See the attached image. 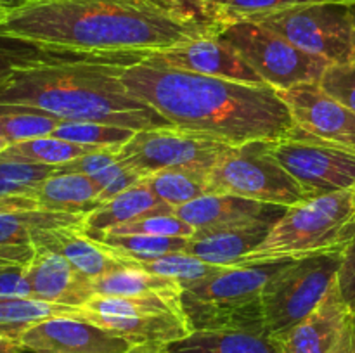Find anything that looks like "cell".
<instances>
[{
    "label": "cell",
    "instance_id": "1",
    "mask_svg": "<svg viewBox=\"0 0 355 353\" xmlns=\"http://www.w3.org/2000/svg\"><path fill=\"white\" fill-rule=\"evenodd\" d=\"M222 26L179 0H44L0 10V37L59 55H144Z\"/></svg>",
    "mask_w": 355,
    "mask_h": 353
},
{
    "label": "cell",
    "instance_id": "2",
    "mask_svg": "<svg viewBox=\"0 0 355 353\" xmlns=\"http://www.w3.org/2000/svg\"><path fill=\"white\" fill-rule=\"evenodd\" d=\"M123 82L166 123L227 145L277 141L295 128L286 104L267 83L184 71L148 55L125 69Z\"/></svg>",
    "mask_w": 355,
    "mask_h": 353
},
{
    "label": "cell",
    "instance_id": "3",
    "mask_svg": "<svg viewBox=\"0 0 355 353\" xmlns=\"http://www.w3.org/2000/svg\"><path fill=\"white\" fill-rule=\"evenodd\" d=\"M139 55H59L38 51L0 83V107L97 121L139 132L165 118L128 90L123 73Z\"/></svg>",
    "mask_w": 355,
    "mask_h": 353
},
{
    "label": "cell",
    "instance_id": "4",
    "mask_svg": "<svg viewBox=\"0 0 355 353\" xmlns=\"http://www.w3.org/2000/svg\"><path fill=\"white\" fill-rule=\"evenodd\" d=\"M354 232L355 187L312 197L286 208L267 237L239 262L238 269L345 251Z\"/></svg>",
    "mask_w": 355,
    "mask_h": 353
},
{
    "label": "cell",
    "instance_id": "5",
    "mask_svg": "<svg viewBox=\"0 0 355 353\" xmlns=\"http://www.w3.org/2000/svg\"><path fill=\"white\" fill-rule=\"evenodd\" d=\"M290 262L227 269L182 287L180 303L191 331L266 332L262 294Z\"/></svg>",
    "mask_w": 355,
    "mask_h": 353
},
{
    "label": "cell",
    "instance_id": "6",
    "mask_svg": "<svg viewBox=\"0 0 355 353\" xmlns=\"http://www.w3.org/2000/svg\"><path fill=\"white\" fill-rule=\"evenodd\" d=\"M82 318L134 345L166 346L191 332L180 303V293L142 296H99L82 305Z\"/></svg>",
    "mask_w": 355,
    "mask_h": 353
},
{
    "label": "cell",
    "instance_id": "7",
    "mask_svg": "<svg viewBox=\"0 0 355 353\" xmlns=\"http://www.w3.org/2000/svg\"><path fill=\"white\" fill-rule=\"evenodd\" d=\"M267 142L252 141L227 147L207 173L210 194H231L284 208L307 201L297 180L269 154Z\"/></svg>",
    "mask_w": 355,
    "mask_h": 353
},
{
    "label": "cell",
    "instance_id": "8",
    "mask_svg": "<svg viewBox=\"0 0 355 353\" xmlns=\"http://www.w3.org/2000/svg\"><path fill=\"white\" fill-rule=\"evenodd\" d=\"M343 251L322 253L290 262L272 277L262 294L266 331L283 334L311 315L338 280Z\"/></svg>",
    "mask_w": 355,
    "mask_h": 353
},
{
    "label": "cell",
    "instance_id": "9",
    "mask_svg": "<svg viewBox=\"0 0 355 353\" xmlns=\"http://www.w3.org/2000/svg\"><path fill=\"white\" fill-rule=\"evenodd\" d=\"M218 37L227 42L246 64L272 89H290L300 83L319 82L331 62L312 55L252 21L225 24Z\"/></svg>",
    "mask_w": 355,
    "mask_h": 353
},
{
    "label": "cell",
    "instance_id": "10",
    "mask_svg": "<svg viewBox=\"0 0 355 353\" xmlns=\"http://www.w3.org/2000/svg\"><path fill=\"white\" fill-rule=\"evenodd\" d=\"M267 151L297 180L309 199L355 187V152L298 127L267 142Z\"/></svg>",
    "mask_w": 355,
    "mask_h": 353
},
{
    "label": "cell",
    "instance_id": "11",
    "mask_svg": "<svg viewBox=\"0 0 355 353\" xmlns=\"http://www.w3.org/2000/svg\"><path fill=\"white\" fill-rule=\"evenodd\" d=\"M290 44L331 64L352 62V23L349 7L336 3H302L253 19Z\"/></svg>",
    "mask_w": 355,
    "mask_h": 353
},
{
    "label": "cell",
    "instance_id": "12",
    "mask_svg": "<svg viewBox=\"0 0 355 353\" xmlns=\"http://www.w3.org/2000/svg\"><path fill=\"white\" fill-rule=\"evenodd\" d=\"M227 147L231 145L215 138L165 125L135 132L130 141L118 149V161L137 172L142 179L162 170L208 173Z\"/></svg>",
    "mask_w": 355,
    "mask_h": 353
},
{
    "label": "cell",
    "instance_id": "13",
    "mask_svg": "<svg viewBox=\"0 0 355 353\" xmlns=\"http://www.w3.org/2000/svg\"><path fill=\"white\" fill-rule=\"evenodd\" d=\"M352 338L354 311L336 280L311 315L270 339L279 353H343Z\"/></svg>",
    "mask_w": 355,
    "mask_h": 353
},
{
    "label": "cell",
    "instance_id": "14",
    "mask_svg": "<svg viewBox=\"0 0 355 353\" xmlns=\"http://www.w3.org/2000/svg\"><path fill=\"white\" fill-rule=\"evenodd\" d=\"M295 127L355 152V113L329 96L319 82L276 90Z\"/></svg>",
    "mask_w": 355,
    "mask_h": 353
},
{
    "label": "cell",
    "instance_id": "15",
    "mask_svg": "<svg viewBox=\"0 0 355 353\" xmlns=\"http://www.w3.org/2000/svg\"><path fill=\"white\" fill-rule=\"evenodd\" d=\"M19 343L26 353H128L134 343L89 320L52 317L24 329Z\"/></svg>",
    "mask_w": 355,
    "mask_h": 353
},
{
    "label": "cell",
    "instance_id": "16",
    "mask_svg": "<svg viewBox=\"0 0 355 353\" xmlns=\"http://www.w3.org/2000/svg\"><path fill=\"white\" fill-rule=\"evenodd\" d=\"M148 57L184 71L218 76L236 82L263 83L262 78L246 64L245 59L218 35L184 42L165 51L148 54Z\"/></svg>",
    "mask_w": 355,
    "mask_h": 353
},
{
    "label": "cell",
    "instance_id": "17",
    "mask_svg": "<svg viewBox=\"0 0 355 353\" xmlns=\"http://www.w3.org/2000/svg\"><path fill=\"white\" fill-rule=\"evenodd\" d=\"M284 210L266 215V217L252 218V220L236 221L224 227L196 230L187 239L184 251L211 265L238 269L239 262L267 237L272 225L284 213Z\"/></svg>",
    "mask_w": 355,
    "mask_h": 353
},
{
    "label": "cell",
    "instance_id": "18",
    "mask_svg": "<svg viewBox=\"0 0 355 353\" xmlns=\"http://www.w3.org/2000/svg\"><path fill=\"white\" fill-rule=\"evenodd\" d=\"M23 273L37 300L82 307L94 296L92 280L61 255L45 248H35L33 258L23 266Z\"/></svg>",
    "mask_w": 355,
    "mask_h": 353
},
{
    "label": "cell",
    "instance_id": "19",
    "mask_svg": "<svg viewBox=\"0 0 355 353\" xmlns=\"http://www.w3.org/2000/svg\"><path fill=\"white\" fill-rule=\"evenodd\" d=\"M33 246L61 255L90 280L99 279L123 266L134 265L132 260L121 258L113 249L104 246L97 239L90 237L83 230V225H71V227L42 232L33 239Z\"/></svg>",
    "mask_w": 355,
    "mask_h": 353
},
{
    "label": "cell",
    "instance_id": "20",
    "mask_svg": "<svg viewBox=\"0 0 355 353\" xmlns=\"http://www.w3.org/2000/svg\"><path fill=\"white\" fill-rule=\"evenodd\" d=\"M85 215L47 210H17L0 213V256L26 266L33 258V239L45 230L83 225Z\"/></svg>",
    "mask_w": 355,
    "mask_h": 353
},
{
    "label": "cell",
    "instance_id": "21",
    "mask_svg": "<svg viewBox=\"0 0 355 353\" xmlns=\"http://www.w3.org/2000/svg\"><path fill=\"white\" fill-rule=\"evenodd\" d=\"M284 206L259 203L231 194H207L191 203L175 208L173 213L186 221L194 230L224 227L236 221L252 220L266 215L283 211Z\"/></svg>",
    "mask_w": 355,
    "mask_h": 353
},
{
    "label": "cell",
    "instance_id": "22",
    "mask_svg": "<svg viewBox=\"0 0 355 353\" xmlns=\"http://www.w3.org/2000/svg\"><path fill=\"white\" fill-rule=\"evenodd\" d=\"M173 213V208L159 201L144 182L132 185L107 203L101 204L83 218V230L89 235L104 234L120 225L151 217V215Z\"/></svg>",
    "mask_w": 355,
    "mask_h": 353
},
{
    "label": "cell",
    "instance_id": "23",
    "mask_svg": "<svg viewBox=\"0 0 355 353\" xmlns=\"http://www.w3.org/2000/svg\"><path fill=\"white\" fill-rule=\"evenodd\" d=\"M38 210L89 215L99 208V187L82 173L58 172L38 183L30 194Z\"/></svg>",
    "mask_w": 355,
    "mask_h": 353
},
{
    "label": "cell",
    "instance_id": "24",
    "mask_svg": "<svg viewBox=\"0 0 355 353\" xmlns=\"http://www.w3.org/2000/svg\"><path fill=\"white\" fill-rule=\"evenodd\" d=\"M165 353H279L266 332L193 331L166 345Z\"/></svg>",
    "mask_w": 355,
    "mask_h": 353
},
{
    "label": "cell",
    "instance_id": "25",
    "mask_svg": "<svg viewBox=\"0 0 355 353\" xmlns=\"http://www.w3.org/2000/svg\"><path fill=\"white\" fill-rule=\"evenodd\" d=\"M52 317L82 318V308L51 303L37 298L0 296V336L19 341L24 329Z\"/></svg>",
    "mask_w": 355,
    "mask_h": 353
},
{
    "label": "cell",
    "instance_id": "26",
    "mask_svg": "<svg viewBox=\"0 0 355 353\" xmlns=\"http://www.w3.org/2000/svg\"><path fill=\"white\" fill-rule=\"evenodd\" d=\"M94 294L99 296H142L153 293H182L177 280L148 272L134 262L92 280Z\"/></svg>",
    "mask_w": 355,
    "mask_h": 353
},
{
    "label": "cell",
    "instance_id": "27",
    "mask_svg": "<svg viewBox=\"0 0 355 353\" xmlns=\"http://www.w3.org/2000/svg\"><path fill=\"white\" fill-rule=\"evenodd\" d=\"M142 182L173 210L210 194L207 172L198 170H162L146 175Z\"/></svg>",
    "mask_w": 355,
    "mask_h": 353
},
{
    "label": "cell",
    "instance_id": "28",
    "mask_svg": "<svg viewBox=\"0 0 355 353\" xmlns=\"http://www.w3.org/2000/svg\"><path fill=\"white\" fill-rule=\"evenodd\" d=\"M90 237L97 239L113 249L121 258L132 262H148L168 253L184 251L187 239L184 237H159V235L146 234H96Z\"/></svg>",
    "mask_w": 355,
    "mask_h": 353
},
{
    "label": "cell",
    "instance_id": "29",
    "mask_svg": "<svg viewBox=\"0 0 355 353\" xmlns=\"http://www.w3.org/2000/svg\"><path fill=\"white\" fill-rule=\"evenodd\" d=\"M92 151H97V147L73 144V142L62 141L54 135H47V137L30 138V141L10 144L2 154L9 156V158L24 159V161L40 163V165L62 166Z\"/></svg>",
    "mask_w": 355,
    "mask_h": 353
},
{
    "label": "cell",
    "instance_id": "30",
    "mask_svg": "<svg viewBox=\"0 0 355 353\" xmlns=\"http://www.w3.org/2000/svg\"><path fill=\"white\" fill-rule=\"evenodd\" d=\"M315 0H203L200 9L205 16L220 24L238 23V21H253L257 17L269 16L290 7L312 3Z\"/></svg>",
    "mask_w": 355,
    "mask_h": 353
},
{
    "label": "cell",
    "instance_id": "31",
    "mask_svg": "<svg viewBox=\"0 0 355 353\" xmlns=\"http://www.w3.org/2000/svg\"><path fill=\"white\" fill-rule=\"evenodd\" d=\"M139 266H142L148 272L156 273V275L168 277V279L177 280L180 287H186L189 284L200 282V280L208 279L211 275L224 272L229 266L211 265V263L203 262L198 256L189 255L186 251L168 253V255L158 256L155 260L148 262H135Z\"/></svg>",
    "mask_w": 355,
    "mask_h": 353
},
{
    "label": "cell",
    "instance_id": "32",
    "mask_svg": "<svg viewBox=\"0 0 355 353\" xmlns=\"http://www.w3.org/2000/svg\"><path fill=\"white\" fill-rule=\"evenodd\" d=\"M134 134L135 132L130 128L97 123V121H61L52 135L73 144L118 151L121 145L130 141Z\"/></svg>",
    "mask_w": 355,
    "mask_h": 353
},
{
    "label": "cell",
    "instance_id": "33",
    "mask_svg": "<svg viewBox=\"0 0 355 353\" xmlns=\"http://www.w3.org/2000/svg\"><path fill=\"white\" fill-rule=\"evenodd\" d=\"M59 172V166L9 158L0 152V199L26 196L38 183Z\"/></svg>",
    "mask_w": 355,
    "mask_h": 353
},
{
    "label": "cell",
    "instance_id": "34",
    "mask_svg": "<svg viewBox=\"0 0 355 353\" xmlns=\"http://www.w3.org/2000/svg\"><path fill=\"white\" fill-rule=\"evenodd\" d=\"M61 120L38 111L19 107H0V137L9 144L47 137L54 134Z\"/></svg>",
    "mask_w": 355,
    "mask_h": 353
},
{
    "label": "cell",
    "instance_id": "35",
    "mask_svg": "<svg viewBox=\"0 0 355 353\" xmlns=\"http://www.w3.org/2000/svg\"><path fill=\"white\" fill-rule=\"evenodd\" d=\"M107 232L110 234H146L159 235V237L189 239L196 230L184 220H180L175 213H162L120 225V227H114ZM107 232H104V234H107Z\"/></svg>",
    "mask_w": 355,
    "mask_h": 353
},
{
    "label": "cell",
    "instance_id": "36",
    "mask_svg": "<svg viewBox=\"0 0 355 353\" xmlns=\"http://www.w3.org/2000/svg\"><path fill=\"white\" fill-rule=\"evenodd\" d=\"M319 85L355 113V62L329 64L322 73Z\"/></svg>",
    "mask_w": 355,
    "mask_h": 353
},
{
    "label": "cell",
    "instance_id": "37",
    "mask_svg": "<svg viewBox=\"0 0 355 353\" xmlns=\"http://www.w3.org/2000/svg\"><path fill=\"white\" fill-rule=\"evenodd\" d=\"M118 161V151L114 149H97V151L89 152V154L82 156V158L75 159V161L68 163V165L59 166V172H69V173H82V175L92 179L94 175L101 173L111 166L113 163Z\"/></svg>",
    "mask_w": 355,
    "mask_h": 353
},
{
    "label": "cell",
    "instance_id": "38",
    "mask_svg": "<svg viewBox=\"0 0 355 353\" xmlns=\"http://www.w3.org/2000/svg\"><path fill=\"white\" fill-rule=\"evenodd\" d=\"M38 52V48L31 47V45L23 44V42L12 40V38L0 37V83L6 80V76L12 71L14 68H17L19 64H23L26 59H30L31 55H35Z\"/></svg>",
    "mask_w": 355,
    "mask_h": 353
},
{
    "label": "cell",
    "instance_id": "39",
    "mask_svg": "<svg viewBox=\"0 0 355 353\" xmlns=\"http://www.w3.org/2000/svg\"><path fill=\"white\" fill-rule=\"evenodd\" d=\"M338 287L345 303L355 311V232L343 251L342 269L338 273Z\"/></svg>",
    "mask_w": 355,
    "mask_h": 353
},
{
    "label": "cell",
    "instance_id": "40",
    "mask_svg": "<svg viewBox=\"0 0 355 353\" xmlns=\"http://www.w3.org/2000/svg\"><path fill=\"white\" fill-rule=\"evenodd\" d=\"M0 296L33 298L30 282L23 273V266L0 272Z\"/></svg>",
    "mask_w": 355,
    "mask_h": 353
},
{
    "label": "cell",
    "instance_id": "41",
    "mask_svg": "<svg viewBox=\"0 0 355 353\" xmlns=\"http://www.w3.org/2000/svg\"><path fill=\"white\" fill-rule=\"evenodd\" d=\"M17 210H38L33 199L28 196H16L0 199V213L3 211H17Z\"/></svg>",
    "mask_w": 355,
    "mask_h": 353
},
{
    "label": "cell",
    "instance_id": "42",
    "mask_svg": "<svg viewBox=\"0 0 355 353\" xmlns=\"http://www.w3.org/2000/svg\"><path fill=\"white\" fill-rule=\"evenodd\" d=\"M0 353H24V348L17 339L0 336Z\"/></svg>",
    "mask_w": 355,
    "mask_h": 353
},
{
    "label": "cell",
    "instance_id": "43",
    "mask_svg": "<svg viewBox=\"0 0 355 353\" xmlns=\"http://www.w3.org/2000/svg\"><path fill=\"white\" fill-rule=\"evenodd\" d=\"M165 348L166 346L159 345H135L128 353H165Z\"/></svg>",
    "mask_w": 355,
    "mask_h": 353
},
{
    "label": "cell",
    "instance_id": "44",
    "mask_svg": "<svg viewBox=\"0 0 355 353\" xmlns=\"http://www.w3.org/2000/svg\"><path fill=\"white\" fill-rule=\"evenodd\" d=\"M31 2H44V0H0V10L16 9V7L26 6Z\"/></svg>",
    "mask_w": 355,
    "mask_h": 353
},
{
    "label": "cell",
    "instance_id": "45",
    "mask_svg": "<svg viewBox=\"0 0 355 353\" xmlns=\"http://www.w3.org/2000/svg\"><path fill=\"white\" fill-rule=\"evenodd\" d=\"M350 23H352V62H355V6H349Z\"/></svg>",
    "mask_w": 355,
    "mask_h": 353
},
{
    "label": "cell",
    "instance_id": "46",
    "mask_svg": "<svg viewBox=\"0 0 355 353\" xmlns=\"http://www.w3.org/2000/svg\"><path fill=\"white\" fill-rule=\"evenodd\" d=\"M16 266H21V265H17V263H14V262H10V260L0 256V272H3V270H9V269H16Z\"/></svg>",
    "mask_w": 355,
    "mask_h": 353
},
{
    "label": "cell",
    "instance_id": "47",
    "mask_svg": "<svg viewBox=\"0 0 355 353\" xmlns=\"http://www.w3.org/2000/svg\"><path fill=\"white\" fill-rule=\"evenodd\" d=\"M315 2L322 3H336V6H355V0H315Z\"/></svg>",
    "mask_w": 355,
    "mask_h": 353
},
{
    "label": "cell",
    "instance_id": "48",
    "mask_svg": "<svg viewBox=\"0 0 355 353\" xmlns=\"http://www.w3.org/2000/svg\"><path fill=\"white\" fill-rule=\"evenodd\" d=\"M343 353H355V329H354V338H352V341H350V345L347 346L345 352H343Z\"/></svg>",
    "mask_w": 355,
    "mask_h": 353
},
{
    "label": "cell",
    "instance_id": "49",
    "mask_svg": "<svg viewBox=\"0 0 355 353\" xmlns=\"http://www.w3.org/2000/svg\"><path fill=\"white\" fill-rule=\"evenodd\" d=\"M9 142H7L6 141V138H3V137H0V152H3V151H6V149L7 147H9Z\"/></svg>",
    "mask_w": 355,
    "mask_h": 353
},
{
    "label": "cell",
    "instance_id": "50",
    "mask_svg": "<svg viewBox=\"0 0 355 353\" xmlns=\"http://www.w3.org/2000/svg\"><path fill=\"white\" fill-rule=\"evenodd\" d=\"M191 2H194V3H200V2H203V0H191Z\"/></svg>",
    "mask_w": 355,
    "mask_h": 353
},
{
    "label": "cell",
    "instance_id": "51",
    "mask_svg": "<svg viewBox=\"0 0 355 353\" xmlns=\"http://www.w3.org/2000/svg\"><path fill=\"white\" fill-rule=\"evenodd\" d=\"M354 329H355V311H354Z\"/></svg>",
    "mask_w": 355,
    "mask_h": 353
}]
</instances>
